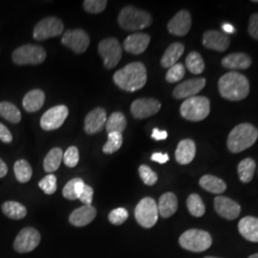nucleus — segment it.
Returning <instances> with one entry per match:
<instances>
[{"mask_svg": "<svg viewBox=\"0 0 258 258\" xmlns=\"http://www.w3.org/2000/svg\"><path fill=\"white\" fill-rule=\"evenodd\" d=\"M191 27V16L186 10L179 11L167 24L168 32L177 37L187 35Z\"/></svg>", "mask_w": 258, "mask_h": 258, "instance_id": "15", "label": "nucleus"}, {"mask_svg": "<svg viewBox=\"0 0 258 258\" xmlns=\"http://www.w3.org/2000/svg\"><path fill=\"white\" fill-rule=\"evenodd\" d=\"M128 212L123 208H118L111 211L108 214V220L115 226H120L127 220Z\"/></svg>", "mask_w": 258, "mask_h": 258, "instance_id": "41", "label": "nucleus"}, {"mask_svg": "<svg viewBox=\"0 0 258 258\" xmlns=\"http://www.w3.org/2000/svg\"><path fill=\"white\" fill-rule=\"evenodd\" d=\"M248 258H258V252L257 253H254V254H251V255Z\"/></svg>", "mask_w": 258, "mask_h": 258, "instance_id": "52", "label": "nucleus"}, {"mask_svg": "<svg viewBox=\"0 0 258 258\" xmlns=\"http://www.w3.org/2000/svg\"><path fill=\"white\" fill-rule=\"evenodd\" d=\"M63 22L57 18L50 17L41 19L34 28L33 37L37 40H46L51 37H58L63 33Z\"/></svg>", "mask_w": 258, "mask_h": 258, "instance_id": "10", "label": "nucleus"}, {"mask_svg": "<svg viewBox=\"0 0 258 258\" xmlns=\"http://www.w3.org/2000/svg\"><path fill=\"white\" fill-rule=\"evenodd\" d=\"M63 163L65 166L68 167H75L78 165L79 161H80V153H79V149L76 147H70L65 151L63 154Z\"/></svg>", "mask_w": 258, "mask_h": 258, "instance_id": "44", "label": "nucleus"}, {"mask_svg": "<svg viewBox=\"0 0 258 258\" xmlns=\"http://www.w3.org/2000/svg\"><path fill=\"white\" fill-rule=\"evenodd\" d=\"M8 173V166L0 159V178H3Z\"/></svg>", "mask_w": 258, "mask_h": 258, "instance_id": "50", "label": "nucleus"}, {"mask_svg": "<svg viewBox=\"0 0 258 258\" xmlns=\"http://www.w3.org/2000/svg\"><path fill=\"white\" fill-rule=\"evenodd\" d=\"M106 0H85L83 2V7L87 13L100 14L106 8Z\"/></svg>", "mask_w": 258, "mask_h": 258, "instance_id": "42", "label": "nucleus"}, {"mask_svg": "<svg viewBox=\"0 0 258 258\" xmlns=\"http://www.w3.org/2000/svg\"><path fill=\"white\" fill-rule=\"evenodd\" d=\"M196 154V146L195 143L190 139L182 140L176 148V161L180 165H188L194 161Z\"/></svg>", "mask_w": 258, "mask_h": 258, "instance_id": "22", "label": "nucleus"}, {"mask_svg": "<svg viewBox=\"0 0 258 258\" xmlns=\"http://www.w3.org/2000/svg\"><path fill=\"white\" fill-rule=\"evenodd\" d=\"M205 258H219V257H212V256H206Z\"/></svg>", "mask_w": 258, "mask_h": 258, "instance_id": "53", "label": "nucleus"}, {"mask_svg": "<svg viewBox=\"0 0 258 258\" xmlns=\"http://www.w3.org/2000/svg\"><path fill=\"white\" fill-rule=\"evenodd\" d=\"M150 42V37L145 33H135L126 37L123 41V48L133 55L143 54Z\"/></svg>", "mask_w": 258, "mask_h": 258, "instance_id": "20", "label": "nucleus"}, {"mask_svg": "<svg viewBox=\"0 0 258 258\" xmlns=\"http://www.w3.org/2000/svg\"><path fill=\"white\" fill-rule=\"evenodd\" d=\"M186 207L194 217H201L206 212V207L202 198L198 194H190L186 200Z\"/></svg>", "mask_w": 258, "mask_h": 258, "instance_id": "36", "label": "nucleus"}, {"mask_svg": "<svg viewBox=\"0 0 258 258\" xmlns=\"http://www.w3.org/2000/svg\"><path fill=\"white\" fill-rule=\"evenodd\" d=\"M248 31L250 37L258 40V14H253L250 17Z\"/></svg>", "mask_w": 258, "mask_h": 258, "instance_id": "46", "label": "nucleus"}, {"mask_svg": "<svg viewBox=\"0 0 258 258\" xmlns=\"http://www.w3.org/2000/svg\"><path fill=\"white\" fill-rule=\"evenodd\" d=\"M0 140L1 142L6 144H9L13 141V135L10 132L9 129L1 122H0Z\"/></svg>", "mask_w": 258, "mask_h": 258, "instance_id": "47", "label": "nucleus"}, {"mask_svg": "<svg viewBox=\"0 0 258 258\" xmlns=\"http://www.w3.org/2000/svg\"><path fill=\"white\" fill-rule=\"evenodd\" d=\"M206 80L203 78L190 79L178 84L173 90V97L177 100L188 99L195 97L206 86Z\"/></svg>", "mask_w": 258, "mask_h": 258, "instance_id": "16", "label": "nucleus"}, {"mask_svg": "<svg viewBox=\"0 0 258 258\" xmlns=\"http://www.w3.org/2000/svg\"><path fill=\"white\" fill-rule=\"evenodd\" d=\"M184 46L180 42H174L167 47L161 58V65L164 68H170L177 63L179 58L184 54Z\"/></svg>", "mask_w": 258, "mask_h": 258, "instance_id": "27", "label": "nucleus"}, {"mask_svg": "<svg viewBox=\"0 0 258 258\" xmlns=\"http://www.w3.org/2000/svg\"><path fill=\"white\" fill-rule=\"evenodd\" d=\"M45 102V94L40 89H34L28 92L22 101L23 108L27 112H37Z\"/></svg>", "mask_w": 258, "mask_h": 258, "instance_id": "26", "label": "nucleus"}, {"mask_svg": "<svg viewBox=\"0 0 258 258\" xmlns=\"http://www.w3.org/2000/svg\"><path fill=\"white\" fill-rule=\"evenodd\" d=\"M126 124H127V121L124 114L121 112H114L106 120L105 129L107 133L117 132L121 134L126 128Z\"/></svg>", "mask_w": 258, "mask_h": 258, "instance_id": "30", "label": "nucleus"}, {"mask_svg": "<svg viewBox=\"0 0 258 258\" xmlns=\"http://www.w3.org/2000/svg\"><path fill=\"white\" fill-rule=\"evenodd\" d=\"M258 130L250 123H241L232 129L228 137L227 147L232 153H239L250 148L257 140Z\"/></svg>", "mask_w": 258, "mask_h": 258, "instance_id": "3", "label": "nucleus"}, {"mask_svg": "<svg viewBox=\"0 0 258 258\" xmlns=\"http://www.w3.org/2000/svg\"><path fill=\"white\" fill-rule=\"evenodd\" d=\"M96 215L97 211L92 205H84L70 214L69 221L75 227H84L90 224L96 218Z\"/></svg>", "mask_w": 258, "mask_h": 258, "instance_id": "21", "label": "nucleus"}, {"mask_svg": "<svg viewBox=\"0 0 258 258\" xmlns=\"http://www.w3.org/2000/svg\"><path fill=\"white\" fill-rule=\"evenodd\" d=\"M185 68L182 63H176L170 67L166 75V82L170 83H177L184 78Z\"/></svg>", "mask_w": 258, "mask_h": 258, "instance_id": "39", "label": "nucleus"}, {"mask_svg": "<svg viewBox=\"0 0 258 258\" xmlns=\"http://www.w3.org/2000/svg\"><path fill=\"white\" fill-rule=\"evenodd\" d=\"M12 58L18 65L40 64L46 58V52L39 45L26 44L17 48L12 55Z\"/></svg>", "mask_w": 258, "mask_h": 258, "instance_id": "7", "label": "nucleus"}, {"mask_svg": "<svg viewBox=\"0 0 258 258\" xmlns=\"http://www.w3.org/2000/svg\"><path fill=\"white\" fill-rule=\"evenodd\" d=\"M107 120L106 111L102 107H97L90 111L84 120V130L87 134L93 135L102 131Z\"/></svg>", "mask_w": 258, "mask_h": 258, "instance_id": "18", "label": "nucleus"}, {"mask_svg": "<svg viewBox=\"0 0 258 258\" xmlns=\"http://www.w3.org/2000/svg\"><path fill=\"white\" fill-rule=\"evenodd\" d=\"M199 184L202 188L211 194H221L227 189V184L222 179L211 174L204 175L200 179Z\"/></svg>", "mask_w": 258, "mask_h": 258, "instance_id": "28", "label": "nucleus"}, {"mask_svg": "<svg viewBox=\"0 0 258 258\" xmlns=\"http://www.w3.org/2000/svg\"><path fill=\"white\" fill-rule=\"evenodd\" d=\"M151 160L153 162H156L159 164H166L169 160V157L166 153H161V152H155L151 155Z\"/></svg>", "mask_w": 258, "mask_h": 258, "instance_id": "48", "label": "nucleus"}, {"mask_svg": "<svg viewBox=\"0 0 258 258\" xmlns=\"http://www.w3.org/2000/svg\"><path fill=\"white\" fill-rule=\"evenodd\" d=\"M122 142H123L122 134L117 133V132L108 133L107 142H106V144L102 148L103 153H105V154L115 153L122 146Z\"/></svg>", "mask_w": 258, "mask_h": 258, "instance_id": "38", "label": "nucleus"}, {"mask_svg": "<svg viewBox=\"0 0 258 258\" xmlns=\"http://www.w3.org/2000/svg\"><path fill=\"white\" fill-rule=\"evenodd\" d=\"M14 171L19 183H27L33 175V169L26 160L21 159L15 163Z\"/></svg>", "mask_w": 258, "mask_h": 258, "instance_id": "35", "label": "nucleus"}, {"mask_svg": "<svg viewBox=\"0 0 258 258\" xmlns=\"http://www.w3.org/2000/svg\"><path fill=\"white\" fill-rule=\"evenodd\" d=\"M255 168H256V164L253 159L246 158L242 160L237 167L240 181L246 184L249 183L253 178Z\"/></svg>", "mask_w": 258, "mask_h": 258, "instance_id": "31", "label": "nucleus"}, {"mask_svg": "<svg viewBox=\"0 0 258 258\" xmlns=\"http://www.w3.org/2000/svg\"><path fill=\"white\" fill-rule=\"evenodd\" d=\"M99 54L101 55L103 64L107 69H112L120 62L121 58V46L120 42L114 37H107L100 42Z\"/></svg>", "mask_w": 258, "mask_h": 258, "instance_id": "9", "label": "nucleus"}, {"mask_svg": "<svg viewBox=\"0 0 258 258\" xmlns=\"http://www.w3.org/2000/svg\"><path fill=\"white\" fill-rule=\"evenodd\" d=\"M38 186L44 191V194L51 195L56 190V177L54 174H48L39 181Z\"/></svg>", "mask_w": 258, "mask_h": 258, "instance_id": "43", "label": "nucleus"}, {"mask_svg": "<svg viewBox=\"0 0 258 258\" xmlns=\"http://www.w3.org/2000/svg\"><path fill=\"white\" fill-rule=\"evenodd\" d=\"M223 67L231 70H244L251 65V58L244 53H232L222 59Z\"/></svg>", "mask_w": 258, "mask_h": 258, "instance_id": "24", "label": "nucleus"}, {"mask_svg": "<svg viewBox=\"0 0 258 258\" xmlns=\"http://www.w3.org/2000/svg\"><path fill=\"white\" fill-rule=\"evenodd\" d=\"M230 37L217 30L207 31L203 35V45L214 51L224 52L230 46Z\"/></svg>", "mask_w": 258, "mask_h": 258, "instance_id": "19", "label": "nucleus"}, {"mask_svg": "<svg viewBox=\"0 0 258 258\" xmlns=\"http://www.w3.org/2000/svg\"><path fill=\"white\" fill-rule=\"evenodd\" d=\"M61 43L64 46L70 48L75 53L83 54L90 44V37L82 29L68 30L62 36Z\"/></svg>", "mask_w": 258, "mask_h": 258, "instance_id": "12", "label": "nucleus"}, {"mask_svg": "<svg viewBox=\"0 0 258 258\" xmlns=\"http://www.w3.org/2000/svg\"><path fill=\"white\" fill-rule=\"evenodd\" d=\"M85 183L81 178H74L70 180L67 184H65L62 194L63 197L68 200H77L80 198L81 194L83 192V187Z\"/></svg>", "mask_w": 258, "mask_h": 258, "instance_id": "33", "label": "nucleus"}, {"mask_svg": "<svg viewBox=\"0 0 258 258\" xmlns=\"http://www.w3.org/2000/svg\"><path fill=\"white\" fill-rule=\"evenodd\" d=\"M93 195H94V190H93L92 187L88 184H85L84 187H83V192L80 196V200L83 202L84 205L86 206H89L92 204L93 201Z\"/></svg>", "mask_w": 258, "mask_h": 258, "instance_id": "45", "label": "nucleus"}, {"mask_svg": "<svg viewBox=\"0 0 258 258\" xmlns=\"http://www.w3.org/2000/svg\"><path fill=\"white\" fill-rule=\"evenodd\" d=\"M158 205L159 214L163 218H168L175 213L178 209V200L174 194L166 192L163 194L160 199Z\"/></svg>", "mask_w": 258, "mask_h": 258, "instance_id": "25", "label": "nucleus"}, {"mask_svg": "<svg viewBox=\"0 0 258 258\" xmlns=\"http://www.w3.org/2000/svg\"><path fill=\"white\" fill-rule=\"evenodd\" d=\"M179 244L183 249L194 251L202 252L211 248L212 238L208 231L190 229L184 231L179 238Z\"/></svg>", "mask_w": 258, "mask_h": 258, "instance_id": "6", "label": "nucleus"}, {"mask_svg": "<svg viewBox=\"0 0 258 258\" xmlns=\"http://www.w3.org/2000/svg\"><path fill=\"white\" fill-rule=\"evenodd\" d=\"M185 66L187 70L192 74L199 75L205 70L203 57L197 52H191L185 58Z\"/></svg>", "mask_w": 258, "mask_h": 258, "instance_id": "37", "label": "nucleus"}, {"mask_svg": "<svg viewBox=\"0 0 258 258\" xmlns=\"http://www.w3.org/2000/svg\"><path fill=\"white\" fill-rule=\"evenodd\" d=\"M68 114L69 110L63 104L54 106L42 115L40 119V126L46 131L59 128L68 117Z\"/></svg>", "mask_w": 258, "mask_h": 258, "instance_id": "13", "label": "nucleus"}, {"mask_svg": "<svg viewBox=\"0 0 258 258\" xmlns=\"http://www.w3.org/2000/svg\"><path fill=\"white\" fill-rule=\"evenodd\" d=\"M139 174L142 181L147 185H154L158 181V175L150 167L146 165H142L139 167Z\"/></svg>", "mask_w": 258, "mask_h": 258, "instance_id": "40", "label": "nucleus"}, {"mask_svg": "<svg viewBox=\"0 0 258 258\" xmlns=\"http://www.w3.org/2000/svg\"><path fill=\"white\" fill-rule=\"evenodd\" d=\"M41 240L40 233L32 227L24 228L19 231L14 242V249L19 253H26L37 248Z\"/></svg>", "mask_w": 258, "mask_h": 258, "instance_id": "11", "label": "nucleus"}, {"mask_svg": "<svg viewBox=\"0 0 258 258\" xmlns=\"http://www.w3.org/2000/svg\"><path fill=\"white\" fill-rule=\"evenodd\" d=\"M161 109V102L156 99L144 98L131 104V114L136 119H146L157 114Z\"/></svg>", "mask_w": 258, "mask_h": 258, "instance_id": "14", "label": "nucleus"}, {"mask_svg": "<svg viewBox=\"0 0 258 258\" xmlns=\"http://www.w3.org/2000/svg\"><path fill=\"white\" fill-rule=\"evenodd\" d=\"M218 88L223 98L231 102H238L249 95V81L244 75L231 71L222 76L218 82Z\"/></svg>", "mask_w": 258, "mask_h": 258, "instance_id": "2", "label": "nucleus"}, {"mask_svg": "<svg viewBox=\"0 0 258 258\" xmlns=\"http://www.w3.org/2000/svg\"><path fill=\"white\" fill-rule=\"evenodd\" d=\"M113 80L120 89L127 92H135L147 83V68L142 62L129 63L117 71L113 76Z\"/></svg>", "mask_w": 258, "mask_h": 258, "instance_id": "1", "label": "nucleus"}, {"mask_svg": "<svg viewBox=\"0 0 258 258\" xmlns=\"http://www.w3.org/2000/svg\"><path fill=\"white\" fill-rule=\"evenodd\" d=\"M222 29L226 34H233L235 32V29L230 23H224L222 25Z\"/></svg>", "mask_w": 258, "mask_h": 258, "instance_id": "51", "label": "nucleus"}, {"mask_svg": "<svg viewBox=\"0 0 258 258\" xmlns=\"http://www.w3.org/2000/svg\"><path fill=\"white\" fill-rule=\"evenodd\" d=\"M240 234L249 242L258 243V218L246 216L238 223Z\"/></svg>", "mask_w": 258, "mask_h": 258, "instance_id": "23", "label": "nucleus"}, {"mask_svg": "<svg viewBox=\"0 0 258 258\" xmlns=\"http://www.w3.org/2000/svg\"><path fill=\"white\" fill-rule=\"evenodd\" d=\"M158 205L156 201L151 197L143 198L136 206L135 218L139 225L143 228H152L158 221Z\"/></svg>", "mask_w": 258, "mask_h": 258, "instance_id": "8", "label": "nucleus"}, {"mask_svg": "<svg viewBox=\"0 0 258 258\" xmlns=\"http://www.w3.org/2000/svg\"><path fill=\"white\" fill-rule=\"evenodd\" d=\"M214 209L225 219L234 220L240 215L241 207L238 203L225 196H217L214 199Z\"/></svg>", "mask_w": 258, "mask_h": 258, "instance_id": "17", "label": "nucleus"}, {"mask_svg": "<svg viewBox=\"0 0 258 258\" xmlns=\"http://www.w3.org/2000/svg\"><path fill=\"white\" fill-rule=\"evenodd\" d=\"M151 137L156 141H163L167 138V132L166 130H160V129L154 128L152 130Z\"/></svg>", "mask_w": 258, "mask_h": 258, "instance_id": "49", "label": "nucleus"}, {"mask_svg": "<svg viewBox=\"0 0 258 258\" xmlns=\"http://www.w3.org/2000/svg\"><path fill=\"white\" fill-rule=\"evenodd\" d=\"M211 111V102L206 97L195 96L184 101L181 107L180 113L182 117L191 121H200L209 116Z\"/></svg>", "mask_w": 258, "mask_h": 258, "instance_id": "5", "label": "nucleus"}, {"mask_svg": "<svg viewBox=\"0 0 258 258\" xmlns=\"http://www.w3.org/2000/svg\"><path fill=\"white\" fill-rule=\"evenodd\" d=\"M3 213L13 220H20L23 219L27 215V209L19 202L8 201L2 205L1 207Z\"/></svg>", "mask_w": 258, "mask_h": 258, "instance_id": "29", "label": "nucleus"}, {"mask_svg": "<svg viewBox=\"0 0 258 258\" xmlns=\"http://www.w3.org/2000/svg\"><path fill=\"white\" fill-rule=\"evenodd\" d=\"M118 22L120 27L125 31H139L150 26L152 18L144 10L126 6L120 11Z\"/></svg>", "mask_w": 258, "mask_h": 258, "instance_id": "4", "label": "nucleus"}, {"mask_svg": "<svg viewBox=\"0 0 258 258\" xmlns=\"http://www.w3.org/2000/svg\"><path fill=\"white\" fill-rule=\"evenodd\" d=\"M252 2H255V3H258V0H255V1H252Z\"/></svg>", "mask_w": 258, "mask_h": 258, "instance_id": "54", "label": "nucleus"}, {"mask_svg": "<svg viewBox=\"0 0 258 258\" xmlns=\"http://www.w3.org/2000/svg\"><path fill=\"white\" fill-rule=\"evenodd\" d=\"M63 158L62 149L59 148H55L51 149L44 159L43 167L46 172H54L57 170V168L60 166V163Z\"/></svg>", "mask_w": 258, "mask_h": 258, "instance_id": "32", "label": "nucleus"}, {"mask_svg": "<svg viewBox=\"0 0 258 258\" xmlns=\"http://www.w3.org/2000/svg\"><path fill=\"white\" fill-rule=\"evenodd\" d=\"M0 116L12 123H19L21 120L20 111L11 102H0Z\"/></svg>", "mask_w": 258, "mask_h": 258, "instance_id": "34", "label": "nucleus"}]
</instances>
